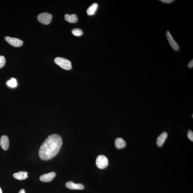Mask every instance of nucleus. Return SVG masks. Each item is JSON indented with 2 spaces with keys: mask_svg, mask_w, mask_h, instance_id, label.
<instances>
[{
  "mask_svg": "<svg viewBox=\"0 0 193 193\" xmlns=\"http://www.w3.org/2000/svg\"><path fill=\"white\" fill-rule=\"evenodd\" d=\"M62 144V139L59 134H53L48 136L40 147V158L45 161L52 159L59 152Z\"/></svg>",
  "mask_w": 193,
  "mask_h": 193,
  "instance_id": "nucleus-1",
  "label": "nucleus"
},
{
  "mask_svg": "<svg viewBox=\"0 0 193 193\" xmlns=\"http://www.w3.org/2000/svg\"><path fill=\"white\" fill-rule=\"evenodd\" d=\"M55 63L61 68L66 70H69L71 69V64L69 60L62 57H58L54 59Z\"/></svg>",
  "mask_w": 193,
  "mask_h": 193,
  "instance_id": "nucleus-2",
  "label": "nucleus"
},
{
  "mask_svg": "<svg viewBox=\"0 0 193 193\" xmlns=\"http://www.w3.org/2000/svg\"><path fill=\"white\" fill-rule=\"evenodd\" d=\"M52 16L49 13L45 12L38 15L37 19L40 23L45 25H48L51 23Z\"/></svg>",
  "mask_w": 193,
  "mask_h": 193,
  "instance_id": "nucleus-3",
  "label": "nucleus"
},
{
  "mask_svg": "<svg viewBox=\"0 0 193 193\" xmlns=\"http://www.w3.org/2000/svg\"><path fill=\"white\" fill-rule=\"evenodd\" d=\"M109 164V161L106 156L100 155L98 156L96 159V165L100 169H104L107 167Z\"/></svg>",
  "mask_w": 193,
  "mask_h": 193,
  "instance_id": "nucleus-4",
  "label": "nucleus"
},
{
  "mask_svg": "<svg viewBox=\"0 0 193 193\" xmlns=\"http://www.w3.org/2000/svg\"><path fill=\"white\" fill-rule=\"evenodd\" d=\"M4 39L11 45L14 46V47H20L23 44V41L18 38H11L9 36H6L5 37Z\"/></svg>",
  "mask_w": 193,
  "mask_h": 193,
  "instance_id": "nucleus-5",
  "label": "nucleus"
},
{
  "mask_svg": "<svg viewBox=\"0 0 193 193\" xmlns=\"http://www.w3.org/2000/svg\"><path fill=\"white\" fill-rule=\"evenodd\" d=\"M166 37L167 38V40L169 41V44L170 45L171 47L174 50L177 51L179 49V47L177 43L174 40L171 33L169 31H167L166 33Z\"/></svg>",
  "mask_w": 193,
  "mask_h": 193,
  "instance_id": "nucleus-6",
  "label": "nucleus"
},
{
  "mask_svg": "<svg viewBox=\"0 0 193 193\" xmlns=\"http://www.w3.org/2000/svg\"><path fill=\"white\" fill-rule=\"evenodd\" d=\"M56 175V173L54 172L43 174L40 177V180L43 182H50L55 177Z\"/></svg>",
  "mask_w": 193,
  "mask_h": 193,
  "instance_id": "nucleus-7",
  "label": "nucleus"
},
{
  "mask_svg": "<svg viewBox=\"0 0 193 193\" xmlns=\"http://www.w3.org/2000/svg\"><path fill=\"white\" fill-rule=\"evenodd\" d=\"M9 139L7 136H1L0 139V145L3 149L7 150L9 147Z\"/></svg>",
  "mask_w": 193,
  "mask_h": 193,
  "instance_id": "nucleus-8",
  "label": "nucleus"
},
{
  "mask_svg": "<svg viewBox=\"0 0 193 193\" xmlns=\"http://www.w3.org/2000/svg\"><path fill=\"white\" fill-rule=\"evenodd\" d=\"M66 187L71 189H84V185L81 184H76L71 181L66 183Z\"/></svg>",
  "mask_w": 193,
  "mask_h": 193,
  "instance_id": "nucleus-9",
  "label": "nucleus"
},
{
  "mask_svg": "<svg viewBox=\"0 0 193 193\" xmlns=\"http://www.w3.org/2000/svg\"><path fill=\"white\" fill-rule=\"evenodd\" d=\"M167 133L165 132H163L159 136L157 140V144L159 147H161L163 146L167 139Z\"/></svg>",
  "mask_w": 193,
  "mask_h": 193,
  "instance_id": "nucleus-10",
  "label": "nucleus"
},
{
  "mask_svg": "<svg viewBox=\"0 0 193 193\" xmlns=\"http://www.w3.org/2000/svg\"><path fill=\"white\" fill-rule=\"evenodd\" d=\"M28 173L26 171H21L19 172L14 173L13 174V177L18 180H21L25 179L28 178Z\"/></svg>",
  "mask_w": 193,
  "mask_h": 193,
  "instance_id": "nucleus-11",
  "label": "nucleus"
},
{
  "mask_svg": "<svg viewBox=\"0 0 193 193\" xmlns=\"http://www.w3.org/2000/svg\"><path fill=\"white\" fill-rule=\"evenodd\" d=\"M126 142L122 138H118L115 141V145L117 149H121L125 147Z\"/></svg>",
  "mask_w": 193,
  "mask_h": 193,
  "instance_id": "nucleus-12",
  "label": "nucleus"
},
{
  "mask_svg": "<svg viewBox=\"0 0 193 193\" xmlns=\"http://www.w3.org/2000/svg\"><path fill=\"white\" fill-rule=\"evenodd\" d=\"M64 19L68 22L71 23H76L78 21L77 16L75 14H66L64 15Z\"/></svg>",
  "mask_w": 193,
  "mask_h": 193,
  "instance_id": "nucleus-13",
  "label": "nucleus"
},
{
  "mask_svg": "<svg viewBox=\"0 0 193 193\" xmlns=\"http://www.w3.org/2000/svg\"><path fill=\"white\" fill-rule=\"evenodd\" d=\"M98 5L96 3H94L88 8L86 10V13L89 16H92L94 15L97 10Z\"/></svg>",
  "mask_w": 193,
  "mask_h": 193,
  "instance_id": "nucleus-14",
  "label": "nucleus"
},
{
  "mask_svg": "<svg viewBox=\"0 0 193 193\" xmlns=\"http://www.w3.org/2000/svg\"><path fill=\"white\" fill-rule=\"evenodd\" d=\"M71 32L74 36H81L83 34L82 30L78 28H74L73 29Z\"/></svg>",
  "mask_w": 193,
  "mask_h": 193,
  "instance_id": "nucleus-15",
  "label": "nucleus"
},
{
  "mask_svg": "<svg viewBox=\"0 0 193 193\" xmlns=\"http://www.w3.org/2000/svg\"><path fill=\"white\" fill-rule=\"evenodd\" d=\"M8 85L11 87H15L17 86V82L16 79H11L10 80L8 81L7 83Z\"/></svg>",
  "mask_w": 193,
  "mask_h": 193,
  "instance_id": "nucleus-16",
  "label": "nucleus"
},
{
  "mask_svg": "<svg viewBox=\"0 0 193 193\" xmlns=\"http://www.w3.org/2000/svg\"><path fill=\"white\" fill-rule=\"evenodd\" d=\"M6 63V60L5 58L3 56H0V69L2 68L5 65Z\"/></svg>",
  "mask_w": 193,
  "mask_h": 193,
  "instance_id": "nucleus-17",
  "label": "nucleus"
},
{
  "mask_svg": "<svg viewBox=\"0 0 193 193\" xmlns=\"http://www.w3.org/2000/svg\"><path fill=\"white\" fill-rule=\"evenodd\" d=\"M187 137L189 140H190L192 142L193 141V132L191 130H189L188 131Z\"/></svg>",
  "mask_w": 193,
  "mask_h": 193,
  "instance_id": "nucleus-18",
  "label": "nucleus"
},
{
  "mask_svg": "<svg viewBox=\"0 0 193 193\" xmlns=\"http://www.w3.org/2000/svg\"><path fill=\"white\" fill-rule=\"evenodd\" d=\"M160 1L161 2L166 4H170L174 1V0H161Z\"/></svg>",
  "mask_w": 193,
  "mask_h": 193,
  "instance_id": "nucleus-19",
  "label": "nucleus"
},
{
  "mask_svg": "<svg viewBox=\"0 0 193 193\" xmlns=\"http://www.w3.org/2000/svg\"><path fill=\"white\" fill-rule=\"evenodd\" d=\"M188 66L189 68L191 69L193 67V60L191 61L188 64Z\"/></svg>",
  "mask_w": 193,
  "mask_h": 193,
  "instance_id": "nucleus-20",
  "label": "nucleus"
},
{
  "mask_svg": "<svg viewBox=\"0 0 193 193\" xmlns=\"http://www.w3.org/2000/svg\"><path fill=\"white\" fill-rule=\"evenodd\" d=\"M18 193H26L24 189H21L19 191Z\"/></svg>",
  "mask_w": 193,
  "mask_h": 193,
  "instance_id": "nucleus-21",
  "label": "nucleus"
},
{
  "mask_svg": "<svg viewBox=\"0 0 193 193\" xmlns=\"http://www.w3.org/2000/svg\"><path fill=\"white\" fill-rule=\"evenodd\" d=\"M0 193H2V191H1V188H0Z\"/></svg>",
  "mask_w": 193,
  "mask_h": 193,
  "instance_id": "nucleus-22",
  "label": "nucleus"
},
{
  "mask_svg": "<svg viewBox=\"0 0 193 193\" xmlns=\"http://www.w3.org/2000/svg\"><path fill=\"white\" fill-rule=\"evenodd\" d=\"M192 118L193 117V114H192Z\"/></svg>",
  "mask_w": 193,
  "mask_h": 193,
  "instance_id": "nucleus-23",
  "label": "nucleus"
}]
</instances>
